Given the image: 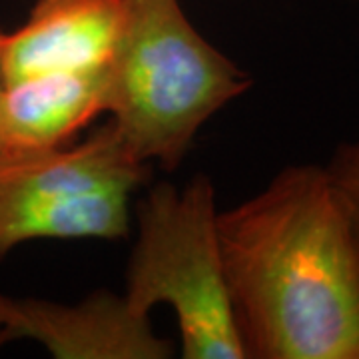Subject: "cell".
Returning a JSON list of instances; mask_svg holds the SVG:
<instances>
[{
  "label": "cell",
  "instance_id": "obj_1",
  "mask_svg": "<svg viewBox=\"0 0 359 359\" xmlns=\"http://www.w3.org/2000/svg\"><path fill=\"white\" fill-rule=\"evenodd\" d=\"M218 226L245 359H359V224L327 168H285Z\"/></svg>",
  "mask_w": 359,
  "mask_h": 359
},
{
  "label": "cell",
  "instance_id": "obj_2",
  "mask_svg": "<svg viewBox=\"0 0 359 359\" xmlns=\"http://www.w3.org/2000/svg\"><path fill=\"white\" fill-rule=\"evenodd\" d=\"M250 86L252 76L196 30L180 0H126L106 114L140 162L174 170L205 122Z\"/></svg>",
  "mask_w": 359,
  "mask_h": 359
},
{
  "label": "cell",
  "instance_id": "obj_3",
  "mask_svg": "<svg viewBox=\"0 0 359 359\" xmlns=\"http://www.w3.org/2000/svg\"><path fill=\"white\" fill-rule=\"evenodd\" d=\"M212 180L184 188L160 182L138 208V236L126 271V299L142 313L174 311L184 359H245L231 308Z\"/></svg>",
  "mask_w": 359,
  "mask_h": 359
},
{
  "label": "cell",
  "instance_id": "obj_4",
  "mask_svg": "<svg viewBox=\"0 0 359 359\" xmlns=\"http://www.w3.org/2000/svg\"><path fill=\"white\" fill-rule=\"evenodd\" d=\"M148 174L108 120L86 140L0 156V257L32 240H122Z\"/></svg>",
  "mask_w": 359,
  "mask_h": 359
},
{
  "label": "cell",
  "instance_id": "obj_5",
  "mask_svg": "<svg viewBox=\"0 0 359 359\" xmlns=\"http://www.w3.org/2000/svg\"><path fill=\"white\" fill-rule=\"evenodd\" d=\"M16 334L56 359H168L174 346L124 294L94 292L78 304L16 299Z\"/></svg>",
  "mask_w": 359,
  "mask_h": 359
},
{
  "label": "cell",
  "instance_id": "obj_6",
  "mask_svg": "<svg viewBox=\"0 0 359 359\" xmlns=\"http://www.w3.org/2000/svg\"><path fill=\"white\" fill-rule=\"evenodd\" d=\"M126 0H39L22 25L2 32L4 82L110 65Z\"/></svg>",
  "mask_w": 359,
  "mask_h": 359
},
{
  "label": "cell",
  "instance_id": "obj_7",
  "mask_svg": "<svg viewBox=\"0 0 359 359\" xmlns=\"http://www.w3.org/2000/svg\"><path fill=\"white\" fill-rule=\"evenodd\" d=\"M108 66L8 82L0 98V156L46 152L74 142L106 112Z\"/></svg>",
  "mask_w": 359,
  "mask_h": 359
},
{
  "label": "cell",
  "instance_id": "obj_8",
  "mask_svg": "<svg viewBox=\"0 0 359 359\" xmlns=\"http://www.w3.org/2000/svg\"><path fill=\"white\" fill-rule=\"evenodd\" d=\"M325 168L339 192L346 196L347 204L359 224V142L341 144L330 166Z\"/></svg>",
  "mask_w": 359,
  "mask_h": 359
},
{
  "label": "cell",
  "instance_id": "obj_9",
  "mask_svg": "<svg viewBox=\"0 0 359 359\" xmlns=\"http://www.w3.org/2000/svg\"><path fill=\"white\" fill-rule=\"evenodd\" d=\"M14 321H16V299L0 295V325L13 330Z\"/></svg>",
  "mask_w": 359,
  "mask_h": 359
},
{
  "label": "cell",
  "instance_id": "obj_10",
  "mask_svg": "<svg viewBox=\"0 0 359 359\" xmlns=\"http://www.w3.org/2000/svg\"><path fill=\"white\" fill-rule=\"evenodd\" d=\"M13 339H18L16 334H14V330L6 327V325H0V347L6 346V344H8V341H13Z\"/></svg>",
  "mask_w": 359,
  "mask_h": 359
},
{
  "label": "cell",
  "instance_id": "obj_11",
  "mask_svg": "<svg viewBox=\"0 0 359 359\" xmlns=\"http://www.w3.org/2000/svg\"><path fill=\"white\" fill-rule=\"evenodd\" d=\"M0 40H2V32H0ZM4 86H6V82H4V72H2V56H0V98H2Z\"/></svg>",
  "mask_w": 359,
  "mask_h": 359
},
{
  "label": "cell",
  "instance_id": "obj_12",
  "mask_svg": "<svg viewBox=\"0 0 359 359\" xmlns=\"http://www.w3.org/2000/svg\"><path fill=\"white\" fill-rule=\"evenodd\" d=\"M358 2H359V0H358Z\"/></svg>",
  "mask_w": 359,
  "mask_h": 359
}]
</instances>
